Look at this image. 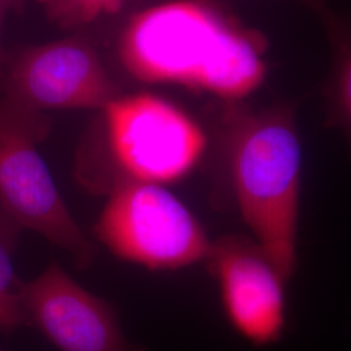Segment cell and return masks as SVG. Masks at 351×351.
Masks as SVG:
<instances>
[{"label": "cell", "instance_id": "cell-1", "mask_svg": "<svg viewBox=\"0 0 351 351\" xmlns=\"http://www.w3.org/2000/svg\"><path fill=\"white\" fill-rule=\"evenodd\" d=\"M259 45L211 7L180 0L134 16L120 40V58L139 81L177 84L237 101L263 81Z\"/></svg>", "mask_w": 351, "mask_h": 351}, {"label": "cell", "instance_id": "cell-2", "mask_svg": "<svg viewBox=\"0 0 351 351\" xmlns=\"http://www.w3.org/2000/svg\"><path fill=\"white\" fill-rule=\"evenodd\" d=\"M226 181L255 241L288 280L297 268L301 141L295 106L230 110L224 119Z\"/></svg>", "mask_w": 351, "mask_h": 351}, {"label": "cell", "instance_id": "cell-3", "mask_svg": "<svg viewBox=\"0 0 351 351\" xmlns=\"http://www.w3.org/2000/svg\"><path fill=\"white\" fill-rule=\"evenodd\" d=\"M49 121L10 97L0 99V206L23 229L69 254L77 268L95 259V246L69 213L38 145Z\"/></svg>", "mask_w": 351, "mask_h": 351}, {"label": "cell", "instance_id": "cell-4", "mask_svg": "<svg viewBox=\"0 0 351 351\" xmlns=\"http://www.w3.org/2000/svg\"><path fill=\"white\" fill-rule=\"evenodd\" d=\"M94 233L116 256L149 269L206 261L211 241L197 217L163 185L117 180Z\"/></svg>", "mask_w": 351, "mask_h": 351}, {"label": "cell", "instance_id": "cell-5", "mask_svg": "<svg viewBox=\"0 0 351 351\" xmlns=\"http://www.w3.org/2000/svg\"><path fill=\"white\" fill-rule=\"evenodd\" d=\"M110 149L123 180L164 185L181 180L206 150L188 113L150 94L116 98L104 110Z\"/></svg>", "mask_w": 351, "mask_h": 351}, {"label": "cell", "instance_id": "cell-6", "mask_svg": "<svg viewBox=\"0 0 351 351\" xmlns=\"http://www.w3.org/2000/svg\"><path fill=\"white\" fill-rule=\"evenodd\" d=\"M230 326L254 346L282 337L287 326L285 277L254 239L226 236L211 242L206 258Z\"/></svg>", "mask_w": 351, "mask_h": 351}, {"label": "cell", "instance_id": "cell-7", "mask_svg": "<svg viewBox=\"0 0 351 351\" xmlns=\"http://www.w3.org/2000/svg\"><path fill=\"white\" fill-rule=\"evenodd\" d=\"M32 110H104L119 98L97 52L80 39L24 51L7 77V93Z\"/></svg>", "mask_w": 351, "mask_h": 351}, {"label": "cell", "instance_id": "cell-8", "mask_svg": "<svg viewBox=\"0 0 351 351\" xmlns=\"http://www.w3.org/2000/svg\"><path fill=\"white\" fill-rule=\"evenodd\" d=\"M23 307L26 326L60 351H145L128 341L112 304L82 288L56 262L24 284Z\"/></svg>", "mask_w": 351, "mask_h": 351}, {"label": "cell", "instance_id": "cell-9", "mask_svg": "<svg viewBox=\"0 0 351 351\" xmlns=\"http://www.w3.org/2000/svg\"><path fill=\"white\" fill-rule=\"evenodd\" d=\"M317 16L330 45V68L322 88L326 123L343 133L351 152V20L328 7Z\"/></svg>", "mask_w": 351, "mask_h": 351}, {"label": "cell", "instance_id": "cell-10", "mask_svg": "<svg viewBox=\"0 0 351 351\" xmlns=\"http://www.w3.org/2000/svg\"><path fill=\"white\" fill-rule=\"evenodd\" d=\"M23 228L0 206V332L11 335L26 326L23 307L24 284L14 272L13 255Z\"/></svg>", "mask_w": 351, "mask_h": 351}, {"label": "cell", "instance_id": "cell-11", "mask_svg": "<svg viewBox=\"0 0 351 351\" xmlns=\"http://www.w3.org/2000/svg\"><path fill=\"white\" fill-rule=\"evenodd\" d=\"M51 19L64 26L84 25L117 12L125 0H38Z\"/></svg>", "mask_w": 351, "mask_h": 351}, {"label": "cell", "instance_id": "cell-12", "mask_svg": "<svg viewBox=\"0 0 351 351\" xmlns=\"http://www.w3.org/2000/svg\"><path fill=\"white\" fill-rule=\"evenodd\" d=\"M25 0H0V8L7 12L10 10H21Z\"/></svg>", "mask_w": 351, "mask_h": 351}, {"label": "cell", "instance_id": "cell-13", "mask_svg": "<svg viewBox=\"0 0 351 351\" xmlns=\"http://www.w3.org/2000/svg\"><path fill=\"white\" fill-rule=\"evenodd\" d=\"M303 4H306L307 7H310L316 14L320 12L323 8H326V0H298Z\"/></svg>", "mask_w": 351, "mask_h": 351}, {"label": "cell", "instance_id": "cell-14", "mask_svg": "<svg viewBox=\"0 0 351 351\" xmlns=\"http://www.w3.org/2000/svg\"><path fill=\"white\" fill-rule=\"evenodd\" d=\"M4 11H3V10H1V8H0V21H1V17H3V14H4Z\"/></svg>", "mask_w": 351, "mask_h": 351}]
</instances>
